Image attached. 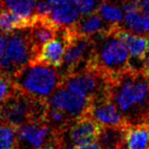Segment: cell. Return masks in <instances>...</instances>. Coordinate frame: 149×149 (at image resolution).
Instances as JSON below:
<instances>
[{
	"instance_id": "24",
	"label": "cell",
	"mask_w": 149,
	"mask_h": 149,
	"mask_svg": "<svg viewBox=\"0 0 149 149\" xmlns=\"http://www.w3.org/2000/svg\"><path fill=\"white\" fill-rule=\"evenodd\" d=\"M16 90L15 86L9 76L3 75L0 79V103L4 102L9 99L13 95L14 91Z\"/></svg>"
},
{
	"instance_id": "15",
	"label": "cell",
	"mask_w": 149,
	"mask_h": 149,
	"mask_svg": "<svg viewBox=\"0 0 149 149\" xmlns=\"http://www.w3.org/2000/svg\"><path fill=\"white\" fill-rule=\"evenodd\" d=\"M71 30L73 31L76 34L88 36V37H94L103 32L107 31L111 26L107 23H104V20L101 17L98 12L85 15L70 26Z\"/></svg>"
},
{
	"instance_id": "31",
	"label": "cell",
	"mask_w": 149,
	"mask_h": 149,
	"mask_svg": "<svg viewBox=\"0 0 149 149\" xmlns=\"http://www.w3.org/2000/svg\"><path fill=\"white\" fill-rule=\"evenodd\" d=\"M62 149H77V147L71 144V145H68V146H66V147H64V148H62Z\"/></svg>"
},
{
	"instance_id": "10",
	"label": "cell",
	"mask_w": 149,
	"mask_h": 149,
	"mask_svg": "<svg viewBox=\"0 0 149 149\" xmlns=\"http://www.w3.org/2000/svg\"><path fill=\"white\" fill-rule=\"evenodd\" d=\"M89 116L103 127H123L126 121L109 97L91 102Z\"/></svg>"
},
{
	"instance_id": "34",
	"label": "cell",
	"mask_w": 149,
	"mask_h": 149,
	"mask_svg": "<svg viewBox=\"0 0 149 149\" xmlns=\"http://www.w3.org/2000/svg\"><path fill=\"white\" fill-rule=\"evenodd\" d=\"M2 76H3V73H2V70H1V68H0V79L2 78Z\"/></svg>"
},
{
	"instance_id": "13",
	"label": "cell",
	"mask_w": 149,
	"mask_h": 149,
	"mask_svg": "<svg viewBox=\"0 0 149 149\" xmlns=\"http://www.w3.org/2000/svg\"><path fill=\"white\" fill-rule=\"evenodd\" d=\"M80 10L76 0H64L53 6L49 15L47 17L57 29H65L72 26L80 18Z\"/></svg>"
},
{
	"instance_id": "6",
	"label": "cell",
	"mask_w": 149,
	"mask_h": 149,
	"mask_svg": "<svg viewBox=\"0 0 149 149\" xmlns=\"http://www.w3.org/2000/svg\"><path fill=\"white\" fill-rule=\"evenodd\" d=\"M64 31L67 37V47L63 64L60 68L63 70V76H66L88 63L92 54L94 40L92 37L76 34L70 27L65 28Z\"/></svg>"
},
{
	"instance_id": "16",
	"label": "cell",
	"mask_w": 149,
	"mask_h": 149,
	"mask_svg": "<svg viewBox=\"0 0 149 149\" xmlns=\"http://www.w3.org/2000/svg\"><path fill=\"white\" fill-rule=\"evenodd\" d=\"M125 149H149V127L133 125L125 129Z\"/></svg>"
},
{
	"instance_id": "35",
	"label": "cell",
	"mask_w": 149,
	"mask_h": 149,
	"mask_svg": "<svg viewBox=\"0 0 149 149\" xmlns=\"http://www.w3.org/2000/svg\"><path fill=\"white\" fill-rule=\"evenodd\" d=\"M113 149H123V147H117V148H113Z\"/></svg>"
},
{
	"instance_id": "9",
	"label": "cell",
	"mask_w": 149,
	"mask_h": 149,
	"mask_svg": "<svg viewBox=\"0 0 149 149\" xmlns=\"http://www.w3.org/2000/svg\"><path fill=\"white\" fill-rule=\"evenodd\" d=\"M68 129L70 143L78 147L80 145L96 141L99 138L102 126L88 114L72 121L68 126Z\"/></svg>"
},
{
	"instance_id": "7",
	"label": "cell",
	"mask_w": 149,
	"mask_h": 149,
	"mask_svg": "<svg viewBox=\"0 0 149 149\" xmlns=\"http://www.w3.org/2000/svg\"><path fill=\"white\" fill-rule=\"evenodd\" d=\"M91 102L90 99L72 92L63 86H60L46 100L49 107L61 110L71 121L88 115Z\"/></svg>"
},
{
	"instance_id": "21",
	"label": "cell",
	"mask_w": 149,
	"mask_h": 149,
	"mask_svg": "<svg viewBox=\"0 0 149 149\" xmlns=\"http://www.w3.org/2000/svg\"><path fill=\"white\" fill-rule=\"evenodd\" d=\"M46 122L52 127V129H57L60 131L68 128L72 121L61 110L48 107L46 112Z\"/></svg>"
},
{
	"instance_id": "26",
	"label": "cell",
	"mask_w": 149,
	"mask_h": 149,
	"mask_svg": "<svg viewBox=\"0 0 149 149\" xmlns=\"http://www.w3.org/2000/svg\"><path fill=\"white\" fill-rule=\"evenodd\" d=\"M53 6L50 4L48 0H39L35 4V15L40 17H48Z\"/></svg>"
},
{
	"instance_id": "29",
	"label": "cell",
	"mask_w": 149,
	"mask_h": 149,
	"mask_svg": "<svg viewBox=\"0 0 149 149\" xmlns=\"http://www.w3.org/2000/svg\"><path fill=\"white\" fill-rule=\"evenodd\" d=\"M58 146H59V144H57L55 141H54V140H52V141H50L49 143H46L45 145H43L42 147H40L38 149H60V147H58Z\"/></svg>"
},
{
	"instance_id": "20",
	"label": "cell",
	"mask_w": 149,
	"mask_h": 149,
	"mask_svg": "<svg viewBox=\"0 0 149 149\" xmlns=\"http://www.w3.org/2000/svg\"><path fill=\"white\" fill-rule=\"evenodd\" d=\"M97 12L105 22L111 27L119 26L125 17L123 9L105 1L100 5Z\"/></svg>"
},
{
	"instance_id": "2",
	"label": "cell",
	"mask_w": 149,
	"mask_h": 149,
	"mask_svg": "<svg viewBox=\"0 0 149 149\" xmlns=\"http://www.w3.org/2000/svg\"><path fill=\"white\" fill-rule=\"evenodd\" d=\"M63 78L56 68L35 61L30 62L10 77L19 91L45 101L62 85Z\"/></svg>"
},
{
	"instance_id": "4",
	"label": "cell",
	"mask_w": 149,
	"mask_h": 149,
	"mask_svg": "<svg viewBox=\"0 0 149 149\" xmlns=\"http://www.w3.org/2000/svg\"><path fill=\"white\" fill-rule=\"evenodd\" d=\"M110 82V76L86 64L84 68L64 76L61 86L95 101L109 97Z\"/></svg>"
},
{
	"instance_id": "32",
	"label": "cell",
	"mask_w": 149,
	"mask_h": 149,
	"mask_svg": "<svg viewBox=\"0 0 149 149\" xmlns=\"http://www.w3.org/2000/svg\"><path fill=\"white\" fill-rule=\"evenodd\" d=\"M3 122H4V120H3V118H2V116L0 115V126H1L2 125H3Z\"/></svg>"
},
{
	"instance_id": "19",
	"label": "cell",
	"mask_w": 149,
	"mask_h": 149,
	"mask_svg": "<svg viewBox=\"0 0 149 149\" xmlns=\"http://www.w3.org/2000/svg\"><path fill=\"white\" fill-rule=\"evenodd\" d=\"M3 10L7 9L25 19L34 17L35 0H0Z\"/></svg>"
},
{
	"instance_id": "14",
	"label": "cell",
	"mask_w": 149,
	"mask_h": 149,
	"mask_svg": "<svg viewBox=\"0 0 149 149\" xmlns=\"http://www.w3.org/2000/svg\"><path fill=\"white\" fill-rule=\"evenodd\" d=\"M59 29H57L47 17L35 15L34 20L31 27H29V33L36 53L47 42L50 41L58 34ZM37 55V54H36Z\"/></svg>"
},
{
	"instance_id": "30",
	"label": "cell",
	"mask_w": 149,
	"mask_h": 149,
	"mask_svg": "<svg viewBox=\"0 0 149 149\" xmlns=\"http://www.w3.org/2000/svg\"><path fill=\"white\" fill-rule=\"evenodd\" d=\"M143 19H144V27L145 31L149 32V10L143 13Z\"/></svg>"
},
{
	"instance_id": "8",
	"label": "cell",
	"mask_w": 149,
	"mask_h": 149,
	"mask_svg": "<svg viewBox=\"0 0 149 149\" xmlns=\"http://www.w3.org/2000/svg\"><path fill=\"white\" fill-rule=\"evenodd\" d=\"M52 127L46 121H29L16 127L19 149H38L52 140Z\"/></svg>"
},
{
	"instance_id": "18",
	"label": "cell",
	"mask_w": 149,
	"mask_h": 149,
	"mask_svg": "<svg viewBox=\"0 0 149 149\" xmlns=\"http://www.w3.org/2000/svg\"><path fill=\"white\" fill-rule=\"evenodd\" d=\"M123 127H103L97 141L104 149L123 147L125 143V129Z\"/></svg>"
},
{
	"instance_id": "23",
	"label": "cell",
	"mask_w": 149,
	"mask_h": 149,
	"mask_svg": "<svg viewBox=\"0 0 149 149\" xmlns=\"http://www.w3.org/2000/svg\"><path fill=\"white\" fill-rule=\"evenodd\" d=\"M17 144L16 127L9 125L0 126V149H13Z\"/></svg>"
},
{
	"instance_id": "11",
	"label": "cell",
	"mask_w": 149,
	"mask_h": 149,
	"mask_svg": "<svg viewBox=\"0 0 149 149\" xmlns=\"http://www.w3.org/2000/svg\"><path fill=\"white\" fill-rule=\"evenodd\" d=\"M67 37L64 29H60L56 37L47 42L38 52L37 55L32 61L52 66L54 68H60L63 64L64 55L66 52Z\"/></svg>"
},
{
	"instance_id": "25",
	"label": "cell",
	"mask_w": 149,
	"mask_h": 149,
	"mask_svg": "<svg viewBox=\"0 0 149 149\" xmlns=\"http://www.w3.org/2000/svg\"><path fill=\"white\" fill-rule=\"evenodd\" d=\"M80 13L84 15L97 12L98 8L104 0H76Z\"/></svg>"
},
{
	"instance_id": "5",
	"label": "cell",
	"mask_w": 149,
	"mask_h": 149,
	"mask_svg": "<svg viewBox=\"0 0 149 149\" xmlns=\"http://www.w3.org/2000/svg\"><path fill=\"white\" fill-rule=\"evenodd\" d=\"M36 54L29 33V28L10 33L5 52L0 56V68L3 75L10 78L33 60Z\"/></svg>"
},
{
	"instance_id": "28",
	"label": "cell",
	"mask_w": 149,
	"mask_h": 149,
	"mask_svg": "<svg viewBox=\"0 0 149 149\" xmlns=\"http://www.w3.org/2000/svg\"><path fill=\"white\" fill-rule=\"evenodd\" d=\"M6 47H7V38H6V34L0 31V56H1L2 54L5 52Z\"/></svg>"
},
{
	"instance_id": "3",
	"label": "cell",
	"mask_w": 149,
	"mask_h": 149,
	"mask_svg": "<svg viewBox=\"0 0 149 149\" xmlns=\"http://www.w3.org/2000/svg\"><path fill=\"white\" fill-rule=\"evenodd\" d=\"M94 47L88 65L98 68L110 77H114L129 70V52L125 45L110 29L92 37Z\"/></svg>"
},
{
	"instance_id": "33",
	"label": "cell",
	"mask_w": 149,
	"mask_h": 149,
	"mask_svg": "<svg viewBox=\"0 0 149 149\" xmlns=\"http://www.w3.org/2000/svg\"><path fill=\"white\" fill-rule=\"evenodd\" d=\"M146 40H147V47H148V50H149V35L147 36Z\"/></svg>"
},
{
	"instance_id": "1",
	"label": "cell",
	"mask_w": 149,
	"mask_h": 149,
	"mask_svg": "<svg viewBox=\"0 0 149 149\" xmlns=\"http://www.w3.org/2000/svg\"><path fill=\"white\" fill-rule=\"evenodd\" d=\"M109 98L126 122H136L149 113V78L143 71L130 68L111 77Z\"/></svg>"
},
{
	"instance_id": "12",
	"label": "cell",
	"mask_w": 149,
	"mask_h": 149,
	"mask_svg": "<svg viewBox=\"0 0 149 149\" xmlns=\"http://www.w3.org/2000/svg\"><path fill=\"white\" fill-rule=\"evenodd\" d=\"M112 33L115 34L125 45L129 55L134 60L144 61L148 52L147 40L137 33L127 31L121 26H114L110 28Z\"/></svg>"
},
{
	"instance_id": "17",
	"label": "cell",
	"mask_w": 149,
	"mask_h": 149,
	"mask_svg": "<svg viewBox=\"0 0 149 149\" xmlns=\"http://www.w3.org/2000/svg\"><path fill=\"white\" fill-rule=\"evenodd\" d=\"M33 20L34 17L32 19H25L10 10L4 9V10L0 12V31L9 35L15 31L31 27Z\"/></svg>"
},
{
	"instance_id": "22",
	"label": "cell",
	"mask_w": 149,
	"mask_h": 149,
	"mask_svg": "<svg viewBox=\"0 0 149 149\" xmlns=\"http://www.w3.org/2000/svg\"><path fill=\"white\" fill-rule=\"evenodd\" d=\"M123 21H125V25L127 30L134 32V33L141 34L146 32L144 27L143 14H141L140 10L125 13Z\"/></svg>"
},
{
	"instance_id": "27",
	"label": "cell",
	"mask_w": 149,
	"mask_h": 149,
	"mask_svg": "<svg viewBox=\"0 0 149 149\" xmlns=\"http://www.w3.org/2000/svg\"><path fill=\"white\" fill-rule=\"evenodd\" d=\"M77 149H104V147L102 146L99 143L93 141V143H89L80 145V146L77 147Z\"/></svg>"
},
{
	"instance_id": "36",
	"label": "cell",
	"mask_w": 149,
	"mask_h": 149,
	"mask_svg": "<svg viewBox=\"0 0 149 149\" xmlns=\"http://www.w3.org/2000/svg\"><path fill=\"white\" fill-rule=\"evenodd\" d=\"M13 149H16V148H15V147H14V148H13Z\"/></svg>"
}]
</instances>
